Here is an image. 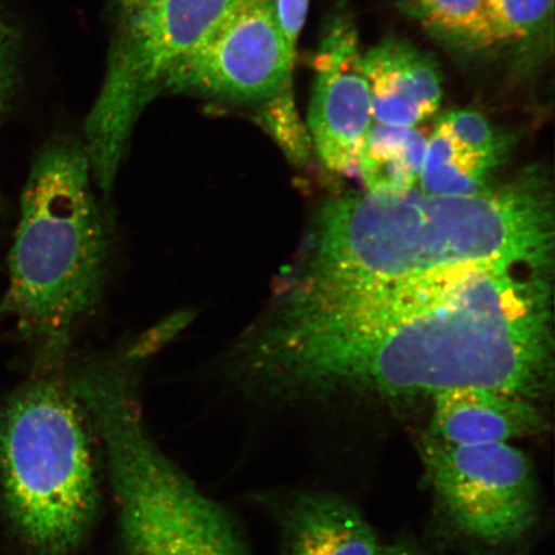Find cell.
I'll return each instance as SVG.
<instances>
[{
  "mask_svg": "<svg viewBox=\"0 0 555 555\" xmlns=\"http://www.w3.org/2000/svg\"><path fill=\"white\" fill-rule=\"evenodd\" d=\"M270 400L393 404L481 387L554 388L553 268L481 262L362 286L289 282L221 358Z\"/></svg>",
  "mask_w": 555,
  "mask_h": 555,
  "instance_id": "cell-1",
  "label": "cell"
},
{
  "mask_svg": "<svg viewBox=\"0 0 555 555\" xmlns=\"http://www.w3.org/2000/svg\"><path fill=\"white\" fill-rule=\"evenodd\" d=\"M481 262L554 268V197L526 171L475 196L414 189L349 194L325 205L293 282L362 286Z\"/></svg>",
  "mask_w": 555,
  "mask_h": 555,
  "instance_id": "cell-2",
  "label": "cell"
},
{
  "mask_svg": "<svg viewBox=\"0 0 555 555\" xmlns=\"http://www.w3.org/2000/svg\"><path fill=\"white\" fill-rule=\"evenodd\" d=\"M82 145L47 144L31 165L0 318L31 347L38 373L62 371L102 301L109 235Z\"/></svg>",
  "mask_w": 555,
  "mask_h": 555,
  "instance_id": "cell-3",
  "label": "cell"
},
{
  "mask_svg": "<svg viewBox=\"0 0 555 555\" xmlns=\"http://www.w3.org/2000/svg\"><path fill=\"white\" fill-rule=\"evenodd\" d=\"M95 434L62 371L38 376L0 412V496L37 555H75L100 508Z\"/></svg>",
  "mask_w": 555,
  "mask_h": 555,
  "instance_id": "cell-4",
  "label": "cell"
},
{
  "mask_svg": "<svg viewBox=\"0 0 555 555\" xmlns=\"http://www.w3.org/2000/svg\"><path fill=\"white\" fill-rule=\"evenodd\" d=\"M138 374L96 367L76 395L102 442L127 555H249L237 526L152 440Z\"/></svg>",
  "mask_w": 555,
  "mask_h": 555,
  "instance_id": "cell-5",
  "label": "cell"
},
{
  "mask_svg": "<svg viewBox=\"0 0 555 555\" xmlns=\"http://www.w3.org/2000/svg\"><path fill=\"white\" fill-rule=\"evenodd\" d=\"M232 0H114L102 88L85 125L94 183L113 192L139 117L164 92L173 66L217 23Z\"/></svg>",
  "mask_w": 555,
  "mask_h": 555,
  "instance_id": "cell-6",
  "label": "cell"
},
{
  "mask_svg": "<svg viewBox=\"0 0 555 555\" xmlns=\"http://www.w3.org/2000/svg\"><path fill=\"white\" fill-rule=\"evenodd\" d=\"M431 486L435 518L453 543L474 554L505 555L525 545L540 522L535 468L511 443L451 446L416 441Z\"/></svg>",
  "mask_w": 555,
  "mask_h": 555,
  "instance_id": "cell-7",
  "label": "cell"
},
{
  "mask_svg": "<svg viewBox=\"0 0 555 555\" xmlns=\"http://www.w3.org/2000/svg\"><path fill=\"white\" fill-rule=\"evenodd\" d=\"M294 65L274 0H232L210 31L172 67L163 93L260 104L293 86Z\"/></svg>",
  "mask_w": 555,
  "mask_h": 555,
  "instance_id": "cell-8",
  "label": "cell"
},
{
  "mask_svg": "<svg viewBox=\"0 0 555 555\" xmlns=\"http://www.w3.org/2000/svg\"><path fill=\"white\" fill-rule=\"evenodd\" d=\"M308 129L312 149L335 172L358 170L373 125L372 96L350 21H333L315 59Z\"/></svg>",
  "mask_w": 555,
  "mask_h": 555,
  "instance_id": "cell-9",
  "label": "cell"
},
{
  "mask_svg": "<svg viewBox=\"0 0 555 555\" xmlns=\"http://www.w3.org/2000/svg\"><path fill=\"white\" fill-rule=\"evenodd\" d=\"M428 436L451 446L509 443L546 433L537 402L481 387H456L433 398Z\"/></svg>",
  "mask_w": 555,
  "mask_h": 555,
  "instance_id": "cell-10",
  "label": "cell"
},
{
  "mask_svg": "<svg viewBox=\"0 0 555 555\" xmlns=\"http://www.w3.org/2000/svg\"><path fill=\"white\" fill-rule=\"evenodd\" d=\"M372 96L373 122L416 128L433 117L442 100L439 67L405 40L387 39L363 54Z\"/></svg>",
  "mask_w": 555,
  "mask_h": 555,
  "instance_id": "cell-11",
  "label": "cell"
},
{
  "mask_svg": "<svg viewBox=\"0 0 555 555\" xmlns=\"http://www.w3.org/2000/svg\"><path fill=\"white\" fill-rule=\"evenodd\" d=\"M274 512L286 555H378L380 544L363 513L333 492H291Z\"/></svg>",
  "mask_w": 555,
  "mask_h": 555,
  "instance_id": "cell-12",
  "label": "cell"
},
{
  "mask_svg": "<svg viewBox=\"0 0 555 555\" xmlns=\"http://www.w3.org/2000/svg\"><path fill=\"white\" fill-rule=\"evenodd\" d=\"M427 138L416 128L373 122L358 170L370 191H406L420 182Z\"/></svg>",
  "mask_w": 555,
  "mask_h": 555,
  "instance_id": "cell-13",
  "label": "cell"
},
{
  "mask_svg": "<svg viewBox=\"0 0 555 555\" xmlns=\"http://www.w3.org/2000/svg\"><path fill=\"white\" fill-rule=\"evenodd\" d=\"M392 3L453 50L477 53L494 48L483 0H392Z\"/></svg>",
  "mask_w": 555,
  "mask_h": 555,
  "instance_id": "cell-14",
  "label": "cell"
},
{
  "mask_svg": "<svg viewBox=\"0 0 555 555\" xmlns=\"http://www.w3.org/2000/svg\"><path fill=\"white\" fill-rule=\"evenodd\" d=\"M492 168L467 154L439 121L427 139L420 176L421 191L431 196H475L489 190Z\"/></svg>",
  "mask_w": 555,
  "mask_h": 555,
  "instance_id": "cell-15",
  "label": "cell"
},
{
  "mask_svg": "<svg viewBox=\"0 0 555 555\" xmlns=\"http://www.w3.org/2000/svg\"><path fill=\"white\" fill-rule=\"evenodd\" d=\"M492 44L532 41L550 29L554 0H483Z\"/></svg>",
  "mask_w": 555,
  "mask_h": 555,
  "instance_id": "cell-16",
  "label": "cell"
},
{
  "mask_svg": "<svg viewBox=\"0 0 555 555\" xmlns=\"http://www.w3.org/2000/svg\"><path fill=\"white\" fill-rule=\"evenodd\" d=\"M254 120L274 139L288 162L302 166L310 158L312 143L308 125H304L296 109L293 86L258 104Z\"/></svg>",
  "mask_w": 555,
  "mask_h": 555,
  "instance_id": "cell-17",
  "label": "cell"
},
{
  "mask_svg": "<svg viewBox=\"0 0 555 555\" xmlns=\"http://www.w3.org/2000/svg\"><path fill=\"white\" fill-rule=\"evenodd\" d=\"M451 137L468 155L494 169L505 154V141L496 134L486 117L475 109L450 111L441 117Z\"/></svg>",
  "mask_w": 555,
  "mask_h": 555,
  "instance_id": "cell-18",
  "label": "cell"
},
{
  "mask_svg": "<svg viewBox=\"0 0 555 555\" xmlns=\"http://www.w3.org/2000/svg\"><path fill=\"white\" fill-rule=\"evenodd\" d=\"M21 33L7 13L0 11V121L9 111L20 82Z\"/></svg>",
  "mask_w": 555,
  "mask_h": 555,
  "instance_id": "cell-19",
  "label": "cell"
},
{
  "mask_svg": "<svg viewBox=\"0 0 555 555\" xmlns=\"http://www.w3.org/2000/svg\"><path fill=\"white\" fill-rule=\"evenodd\" d=\"M274 9L291 59L296 61L297 41L307 21L309 0H274Z\"/></svg>",
  "mask_w": 555,
  "mask_h": 555,
  "instance_id": "cell-20",
  "label": "cell"
},
{
  "mask_svg": "<svg viewBox=\"0 0 555 555\" xmlns=\"http://www.w3.org/2000/svg\"><path fill=\"white\" fill-rule=\"evenodd\" d=\"M378 555H433L431 553L423 550L414 541L408 539H400L393 543L379 546Z\"/></svg>",
  "mask_w": 555,
  "mask_h": 555,
  "instance_id": "cell-21",
  "label": "cell"
}]
</instances>
